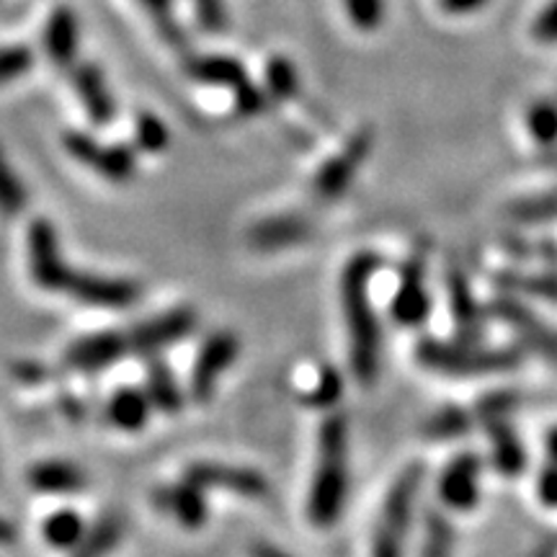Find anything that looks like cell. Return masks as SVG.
Masks as SVG:
<instances>
[{
	"mask_svg": "<svg viewBox=\"0 0 557 557\" xmlns=\"http://www.w3.org/2000/svg\"><path fill=\"white\" fill-rule=\"evenodd\" d=\"M382 267V259L372 250L351 256L341 274V310L346 320L348 364L357 382L374 385L382 364V329L374 312L372 278Z\"/></svg>",
	"mask_w": 557,
	"mask_h": 557,
	"instance_id": "1",
	"label": "cell"
},
{
	"mask_svg": "<svg viewBox=\"0 0 557 557\" xmlns=\"http://www.w3.org/2000/svg\"><path fill=\"white\" fill-rule=\"evenodd\" d=\"M348 498V421L341 413L323 418L318 429V459L308 491V521L336 527Z\"/></svg>",
	"mask_w": 557,
	"mask_h": 557,
	"instance_id": "2",
	"label": "cell"
},
{
	"mask_svg": "<svg viewBox=\"0 0 557 557\" xmlns=\"http://www.w3.org/2000/svg\"><path fill=\"white\" fill-rule=\"evenodd\" d=\"M418 364L444 377L475 380L491 377V374L511 372L521 364V351L517 348H487L478 346L475 341H438L423 338L416 346Z\"/></svg>",
	"mask_w": 557,
	"mask_h": 557,
	"instance_id": "3",
	"label": "cell"
},
{
	"mask_svg": "<svg viewBox=\"0 0 557 557\" xmlns=\"http://www.w3.org/2000/svg\"><path fill=\"white\" fill-rule=\"evenodd\" d=\"M423 480H426V468L421 462H410L387 487L372 534V557H406V537L413 524Z\"/></svg>",
	"mask_w": 557,
	"mask_h": 557,
	"instance_id": "4",
	"label": "cell"
},
{
	"mask_svg": "<svg viewBox=\"0 0 557 557\" xmlns=\"http://www.w3.org/2000/svg\"><path fill=\"white\" fill-rule=\"evenodd\" d=\"M374 150V132L372 129H359L348 143L341 148L336 156L325 160L320 165V171L312 178V191L320 201H336L348 191V186L354 184V178L359 176L361 165L367 163V158Z\"/></svg>",
	"mask_w": 557,
	"mask_h": 557,
	"instance_id": "5",
	"label": "cell"
},
{
	"mask_svg": "<svg viewBox=\"0 0 557 557\" xmlns=\"http://www.w3.org/2000/svg\"><path fill=\"white\" fill-rule=\"evenodd\" d=\"M487 312L517 333L519 341L527 348H532L534 354H540V357H545L557 364V331L547 323V320H542L537 312L529 310L524 302H519L513 295H506V292H500V295L487 305Z\"/></svg>",
	"mask_w": 557,
	"mask_h": 557,
	"instance_id": "6",
	"label": "cell"
},
{
	"mask_svg": "<svg viewBox=\"0 0 557 557\" xmlns=\"http://www.w3.org/2000/svg\"><path fill=\"white\" fill-rule=\"evenodd\" d=\"M29 269L37 287L45 292H67L73 269L62 256L58 233L50 220H34L29 225Z\"/></svg>",
	"mask_w": 557,
	"mask_h": 557,
	"instance_id": "7",
	"label": "cell"
},
{
	"mask_svg": "<svg viewBox=\"0 0 557 557\" xmlns=\"http://www.w3.org/2000/svg\"><path fill=\"white\" fill-rule=\"evenodd\" d=\"M238 354H240V341L235 333H230V331L212 333V336L201 344L197 361H194L191 398L199 403H207L209 398H212L220 377L235 364Z\"/></svg>",
	"mask_w": 557,
	"mask_h": 557,
	"instance_id": "8",
	"label": "cell"
},
{
	"mask_svg": "<svg viewBox=\"0 0 557 557\" xmlns=\"http://www.w3.org/2000/svg\"><path fill=\"white\" fill-rule=\"evenodd\" d=\"M480 485H483V459L472 451H462L449 459V465L438 475V500L449 511H472L480 504Z\"/></svg>",
	"mask_w": 557,
	"mask_h": 557,
	"instance_id": "9",
	"label": "cell"
},
{
	"mask_svg": "<svg viewBox=\"0 0 557 557\" xmlns=\"http://www.w3.org/2000/svg\"><path fill=\"white\" fill-rule=\"evenodd\" d=\"M139 284L132 278L99 276V274H75L70 278L65 295L75 297L83 305L103 310H122L139 299Z\"/></svg>",
	"mask_w": 557,
	"mask_h": 557,
	"instance_id": "10",
	"label": "cell"
},
{
	"mask_svg": "<svg viewBox=\"0 0 557 557\" xmlns=\"http://www.w3.org/2000/svg\"><path fill=\"white\" fill-rule=\"evenodd\" d=\"M186 478L194 483L207 487H222V491H233L243 498H267L269 483L259 470L238 468V465H222V462H197L186 470Z\"/></svg>",
	"mask_w": 557,
	"mask_h": 557,
	"instance_id": "11",
	"label": "cell"
},
{
	"mask_svg": "<svg viewBox=\"0 0 557 557\" xmlns=\"http://www.w3.org/2000/svg\"><path fill=\"white\" fill-rule=\"evenodd\" d=\"M194 329H197V312L191 308H176L148 320V323H139L127 341L132 351L156 354L160 348L186 338Z\"/></svg>",
	"mask_w": 557,
	"mask_h": 557,
	"instance_id": "12",
	"label": "cell"
},
{
	"mask_svg": "<svg viewBox=\"0 0 557 557\" xmlns=\"http://www.w3.org/2000/svg\"><path fill=\"white\" fill-rule=\"evenodd\" d=\"M393 320L403 329H416L431 312V297L426 289V276H423V263L421 259H410L403 267V276L395 292L393 305H389Z\"/></svg>",
	"mask_w": 557,
	"mask_h": 557,
	"instance_id": "13",
	"label": "cell"
},
{
	"mask_svg": "<svg viewBox=\"0 0 557 557\" xmlns=\"http://www.w3.org/2000/svg\"><path fill=\"white\" fill-rule=\"evenodd\" d=\"M312 235L310 220L302 214H271L248 230V246L259 253H278L295 248Z\"/></svg>",
	"mask_w": 557,
	"mask_h": 557,
	"instance_id": "14",
	"label": "cell"
},
{
	"mask_svg": "<svg viewBox=\"0 0 557 557\" xmlns=\"http://www.w3.org/2000/svg\"><path fill=\"white\" fill-rule=\"evenodd\" d=\"M447 302L449 315L455 320L459 336L475 341L483 336L485 329V308L478 302L475 292L470 287V278L459 267L447 271Z\"/></svg>",
	"mask_w": 557,
	"mask_h": 557,
	"instance_id": "15",
	"label": "cell"
},
{
	"mask_svg": "<svg viewBox=\"0 0 557 557\" xmlns=\"http://www.w3.org/2000/svg\"><path fill=\"white\" fill-rule=\"evenodd\" d=\"M129 341L122 333H94L70 344L65 351V364L78 369V372H99L111 367L116 359L127 354Z\"/></svg>",
	"mask_w": 557,
	"mask_h": 557,
	"instance_id": "16",
	"label": "cell"
},
{
	"mask_svg": "<svg viewBox=\"0 0 557 557\" xmlns=\"http://www.w3.org/2000/svg\"><path fill=\"white\" fill-rule=\"evenodd\" d=\"M483 426L487 431V447H491L493 468L508 480L524 475L527 449H524V442H521L517 434V429L508 423V418L485 421Z\"/></svg>",
	"mask_w": 557,
	"mask_h": 557,
	"instance_id": "17",
	"label": "cell"
},
{
	"mask_svg": "<svg viewBox=\"0 0 557 557\" xmlns=\"http://www.w3.org/2000/svg\"><path fill=\"white\" fill-rule=\"evenodd\" d=\"M160 506H163L184 529H201L209 519L205 487L197 485L189 478H184V483L160 493Z\"/></svg>",
	"mask_w": 557,
	"mask_h": 557,
	"instance_id": "18",
	"label": "cell"
},
{
	"mask_svg": "<svg viewBox=\"0 0 557 557\" xmlns=\"http://www.w3.org/2000/svg\"><path fill=\"white\" fill-rule=\"evenodd\" d=\"M75 94L94 124H109L114 120V99H111L107 78L96 65H81L73 75Z\"/></svg>",
	"mask_w": 557,
	"mask_h": 557,
	"instance_id": "19",
	"label": "cell"
},
{
	"mask_svg": "<svg viewBox=\"0 0 557 557\" xmlns=\"http://www.w3.org/2000/svg\"><path fill=\"white\" fill-rule=\"evenodd\" d=\"M45 50L58 67H67L78 52V18L67 5H60L47 21Z\"/></svg>",
	"mask_w": 557,
	"mask_h": 557,
	"instance_id": "20",
	"label": "cell"
},
{
	"mask_svg": "<svg viewBox=\"0 0 557 557\" xmlns=\"http://www.w3.org/2000/svg\"><path fill=\"white\" fill-rule=\"evenodd\" d=\"M493 284L506 295H527L557 302V271L506 269L493 274Z\"/></svg>",
	"mask_w": 557,
	"mask_h": 557,
	"instance_id": "21",
	"label": "cell"
},
{
	"mask_svg": "<svg viewBox=\"0 0 557 557\" xmlns=\"http://www.w3.org/2000/svg\"><path fill=\"white\" fill-rule=\"evenodd\" d=\"M29 483L34 491L52 493V496H65V493H78L86 487V475L75 465L50 459V462L34 465L29 472Z\"/></svg>",
	"mask_w": 557,
	"mask_h": 557,
	"instance_id": "22",
	"label": "cell"
},
{
	"mask_svg": "<svg viewBox=\"0 0 557 557\" xmlns=\"http://www.w3.org/2000/svg\"><path fill=\"white\" fill-rule=\"evenodd\" d=\"M150 395L137 387L116 389L114 398L109 400V418L116 429L139 431L150 421Z\"/></svg>",
	"mask_w": 557,
	"mask_h": 557,
	"instance_id": "23",
	"label": "cell"
},
{
	"mask_svg": "<svg viewBox=\"0 0 557 557\" xmlns=\"http://www.w3.org/2000/svg\"><path fill=\"white\" fill-rule=\"evenodd\" d=\"M194 81L207 83V86L220 88H238L246 81V70L235 58L225 54H209V58H197L189 65Z\"/></svg>",
	"mask_w": 557,
	"mask_h": 557,
	"instance_id": "24",
	"label": "cell"
},
{
	"mask_svg": "<svg viewBox=\"0 0 557 557\" xmlns=\"http://www.w3.org/2000/svg\"><path fill=\"white\" fill-rule=\"evenodd\" d=\"M86 521H83L81 513L73 511V508H60V511H54L52 517L45 521V527H41L47 545H52L54 549H75L81 545V540L86 537Z\"/></svg>",
	"mask_w": 557,
	"mask_h": 557,
	"instance_id": "25",
	"label": "cell"
},
{
	"mask_svg": "<svg viewBox=\"0 0 557 557\" xmlns=\"http://www.w3.org/2000/svg\"><path fill=\"white\" fill-rule=\"evenodd\" d=\"M124 537V524L120 517H103L99 524L90 527L81 545L73 549V557H109Z\"/></svg>",
	"mask_w": 557,
	"mask_h": 557,
	"instance_id": "26",
	"label": "cell"
},
{
	"mask_svg": "<svg viewBox=\"0 0 557 557\" xmlns=\"http://www.w3.org/2000/svg\"><path fill=\"white\" fill-rule=\"evenodd\" d=\"M457 529L442 511H429L423 519L421 557H455Z\"/></svg>",
	"mask_w": 557,
	"mask_h": 557,
	"instance_id": "27",
	"label": "cell"
},
{
	"mask_svg": "<svg viewBox=\"0 0 557 557\" xmlns=\"http://www.w3.org/2000/svg\"><path fill=\"white\" fill-rule=\"evenodd\" d=\"M148 395L150 403L163 413L176 416L184 408V393H181L176 377L171 374V369L163 361H152L148 372Z\"/></svg>",
	"mask_w": 557,
	"mask_h": 557,
	"instance_id": "28",
	"label": "cell"
},
{
	"mask_svg": "<svg viewBox=\"0 0 557 557\" xmlns=\"http://www.w3.org/2000/svg\"><path fill=\"white\" fill-rule=\"evenodd\" d=\"M506 214L508 220L519 222V225H542V222H553L557 220V189L511 201Z\"/></svg>",
	"mask_w": 557,
	"mask_h": 557,
	"instance_id": "29",
	"label": "cell"
},
{
	"mask_svg": "<svg viewBox=\"0 0 557 557\" xmlns=\"http://www.w3.org/2000/svg\"><path fill=\"white\" fill-rule=\"evenodd\" d=\"M472 426V416L465 408L459 406H447L436 410L434 416L423 423V434L434 442H455V438H462Z\"/></svg>",
	"mask_w": 557,
	"mask_h": 557,
	"instance_id": "30",
	"label": "cell"
},
{
	"mask_svg": "<svg viewBox=\"0 0 557 557\" xmlns=\"http://www.w3.org/2000/svg\"><path fill=\"white\" fill-rule=\"evenodd\" d=\"M267 94L276 101H289L299 94V73L295 62L287 58H271L267 62Z\"/></svg>",
	"mask_w": 557,
	"mask_h": 557,
	"instance_id": "31",
	"label": "cell"
},
{
	"mask_svg": "<svg viewBox=\"0 0 557 557\" xmlns=\"http://www.w3.org/2000/svg\"><path fill=\"white\" fill-rule=\"evenodd\" d=\"M135 150L127 148V145H109V148L99 150V158H96L94 169L101 173L103 178L114 181V184H122V181H129L132 173H135Z\"/></svg>",
	"mask_w": 557,
	"mask_h": 557,
	"instance_id": "32",
	"label": "cell"
},
{
	"mask_svg": "<svg viewBox=\"0 0 557 557\" xmlns=\"http://www.w3.org/2000/svg\"><path fill=\"white\" fill-rule=\"evenodd\" d=\"M26 207V189L11 169L9 158H5L3 148H0V214L3 218H16Z\"/></svg>",
	"mask_w": 557,
	"mask_h": 557,
	"instance_id": "33",
	"label": "cell"
},
{
	"mask_svg": "<svg viewBox=\"0 0 557 557\" xmlns=\"http://www.w3.org/2000/svg\"><path fill=\"white\" fill-rule=\"evenodd\" d=\"M341 5H344L348 24H351L357 32L372 34L385 24V16H387L385 0H341Z\"/></svg>",
	"mask_w": 557,
	"mask_h": 557,
	"instance_id": "34",
	"label": "cell"
},
{
	"mask_svg": "<svg viewBox=\"0 0 557 557\" xmlns=\"http://www.w3.org/2000/svg\"><path fill=\"white\" fill-rule=\"evenodd\" d=\"M527 129L540 145L557 143V103L555 101H534L527 109Z\"/></svg>",
	"mask_w": 557,
	"mask_h": 557,
	"instance_id": "35",
	"label": "cell"
},
{
	"mask_svg": "<svg viewBox=\"0 0 557 557\" xmlns=\"http://www.w3.org/2000/svg\"><path fill=\"white\" fill-rule=\"evenodd\" d=\"M171 143V132L165 127L163 122L158 120L156 114H148V111H143V114L137 116L135 122V145L139 150L145 152H163L169 148Z\"/></svg>",
	"mask_w": 557,
	"mask_h": 557,
	"instance_id": "36",
	"label": "cell"
},
{
	"mask_svg": "<svg viewBox=\"0 0 557 557\" xmlns=\"http://www.w3.org/2000/svg\"><path fill=\"white\" fill-rule=\"evenodd\" d=\"M34 67V52L24 45L0 47V86L18 81Z\"/></svg>",
	"mask_w": 557,
	"mask_h": 557,
	"instance_id": "37",
	"label": "cell"
},
{
	"mask_svg": "<svg viewBox=\"0 0 557 557\" xmlns=\"http://www.w3.org/2000/svg\"><path fill=\"white\" fill-rule=\"evenodd\" d=\"M519 406V398L513 393H508V389H500V393H493V395H485L483 400L478 403L475 408V418L480 421H496V418H508L513 408Z\"/></svg>",
	"mask_w": 557,
	"mask_h": 557,
	"instance_id": "38",
	"label": "cell"
},
{
	"mask_svg": "<svg viewBox=\"0 0 557 557\" xmlns=\"http://www.w3.org/2000/svg\"><path fill=\"white\" fill-rule=\"evenodd\" d=\"M62 148L67 150L70 158H75L78 163L90 165V169H94L101 145L96 143L90 135H86V132H67V135L62 137Z\"/></svg>",
	"mask_w": 557,
	"mask_h": 557,
	"instance_id": "39",
	"label": "cell"
},
{
	"mask_svg": "<svg viewBox=\"0 0 557 557\" xmlns=\"http://www.w3.org/2000/svg\"><path fill=\"white\" fill-rule=\"evenodd\" d=\"M338 395H341L338 372L333 367H325L323 372H320V380H318L315 389L310 393L308 403L312 408H331L333 403L338 400Z\"/></svg>",
	"mask_w": 557,
	"mask_h": 557,
	"instance_id": "40",
	"label": "cell"
},
{
	"mask_svg": "<svg viewBox=\"0 0 557 557\" xmlns=\"http://www.w3.org/2000/svg\"><path fill=\"white\" fill-rule=\"evenodd\" d=\"M233 90H235V109H238V114L256 116L267 109V94H263V90L256 86V83H250L248 78Z\"/></svg>",
	"mask_w": 557,
	"mask_h": 557,
	"instance_id": "41",
	"label": "cell"
},
{
	"mask_svg": "<svg viewBox=\"0 0 557 557\" xmlns=\"http://www.w3.org/2000/svg\"><path fill=\"white\" fill-rule=\"evenodd\" d=\"M532 37L540 45H557V0H549L545 9L540 11V16L534 18Z\"/></svg>",
	"mask_w": 557,
	"mask_h": 557,
	"instance_id": "42",
	"label": "cell"
},
{
	"mask_svg": "<svg viewBox=\"0 0 557 557\" xmlns=\"http://www.w3.org/2000/svg\"><path fill=\"white\" fill-rule=\"evenodd\" d=\"M537 498L542 506L557 508V465L549 462L537 475Z\"/></svg>",
	"mask_w": 557,
	"mask_h": 557,
	"instance_id": "43",
	"label": "cell"
},
{
	"mask_svg": "<svg viewBox=\"0 0 557 557\" xmlns=\"http://www.w3.org/2000/svg\"><path fill=\"white\" fill-rule=\"evenodd\" d=\"M487 3L491 0H438L442 11L449 13V16H470V13L483 11Z\"/></svg>",
	"mask_w": 557,
	"mask_h": 557,
	"instance_id": "44",
	"label": "cell"
},
{
	"mask_svg": "<svg viewBox=\"0 0 557 557\" xmlns=\"http://www.w3.org/2000/svg\"><path fill=\"white\" fill-rule=\"evenodd\" d=\"M250 557H292V555L284 553L282 547L269 545V542H256V545L250 547Z\"/></svg>",
	"mask_w": 557,
	"mask_h": 557,
	"instance_id": "45",
	"label": "cell"
},
{
	"mask_svg": "<svg viewBox=\"0 0 557 557\" xmlns=\"http://www.w3.org/2000/svg\"><path fill=\"white\" fill-rule=\"evenodd\" d=\"M13 542H16V529H13L9 519L0 517V547L13 545Z\"/></svg>",
	"mask_w": 557,
	"mask_h": 557,
	"instance_id": "46",
	"label": "cell"
},
{
	"mask_svg": "<svg viewBox=\"0 0 557 557\" xmlns=\"http://www.w3.org/2000/svg\"><path fill=\"white\" fill-rule=\"evenodd\" d=\"M139 3H143L150 13H156V16H163V13H169L171 9V0H139Z\"/></svg>",
	"mask_w": 557,
	"mask_h": 557,
	"instance_id": "47",
	"label": "cell"
},
{
	"mask_svg": "<svg viewBox=\"0 0 557 557\" xmlns=\"http://www.w3.org/2000/svg\"><path fill=\"white\" fill-rule=\"evenodd\" d=\"M545 447H547V455H549V462L557 465V426H553L547 431V438H545Z\"/></svg>",
	"mask_w": 557,
	"mask_h": 557,
	"instance_id": "48",
	"label": "cell"
}]
</instances>
